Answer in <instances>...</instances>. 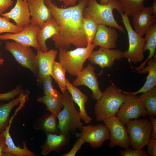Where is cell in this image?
Here are the masks:
<instances>
[{
  "mask_svg": "<svg viewBox=\"0 0 156 156\" xmlns=\"http://www.w3.org/2000/svg\"><path fill=\"white\" fill-rule=\"evenodd\" d=\"M88 0H80L73 6L72 16L67 32L62 40L55 46L57 49H66L72 45L78 47H85L88 45L87 40L83 27V12Z\"/></svg>",
  "mask_w": 156,
  "mask_h": 156,
  "instance_id": "6da1fadb",
  "label": "cell"
},
{
  "mask_svg": "<svg viewBox=\"0 0 156 156\" xmlns=\"http://www.w3.org/2000/svg\"><path fill=\"white\" fill-rule=\"evenodd\" d=\"M125 99V94L121 90L113 84L108 86L95 105L94 113L96 120L103 121L116 116Z\"/></svg>",
  "mask_w": 156,
  "mask_h": 156,
  "instance_id": "7a4b0ae2",
  "label": "cell"
},
{
  "mask_svg": "<svg viewBox=\"0 0 156 156\" xmlns=\"http://www.w3.org/2000/svg\"><path fill=\"white\" fill-rule=\"evenodd\" d=\"M96 47L92 43L86 47H78L70 51L59 49V62L66 72L77 77L83 69L84 63Z\"/></svg>",
  "mask_w": 156,
  "mask_h": 156,
  "instance_id": "3957f363",
  "label": "cell"
},
{
  "mask_svg": "<svg viewBox=\"0 0 156 156\" xmlns=\"http://www.w3.org/2000/svg\"><path fill=\"white\" fill-rule=\"evenodd\" d=\"M116 8L114 0H109L105 5L99 3L96 0H88L83 10V16L90 17L99 24L116 28L124 33V28L118 24L114 16L113 11Z\"/></svg>",
  "mask_w": 156,
  "mask_h": 156,
  "instance_id": "277c9868",
  "label": "cell"
},
{
  "mask_svg": "<svg viewBox=\"0 0 156 156\" xmlns=\"http://www.w3.org/2000/svg\"><path fill=\"white\" fill-rule=\"evenodd\" d=\"M64 107L59 113L57 127L61 133H66L83 126L80 115L75 107L74 101L68 90L62 94Z\"/></svg>",
  "mask_w": 156,
  "mask_h": 156,
  "instance_id": "5b68a950",
  "label": "cell"
},
{
  "mask_svg": "<svg viewBox=\"0 0 156 156\" xmlns=\"http://www.w3.org/2000/svg\"><path fill=\"white\" fill-rule=\"evenodd\" d=\"M126 125L130 146L133 149H140L147 145L151 138L152 129L149 119L131 120Z\"/></svg>",
  "mask_w": 156,
  "mask_h": 156,
  "instance_id": "8992f818",
  "label": "cell"
},
{
  "mask_svg": "<svg viewBox=\"0 0 156 156\" xmlns=\"http://www.w3.org/2000/svg\"><path fill=\"white\" fill-rule=\"evenodd\" d=\"M121 20L127 32L129 42L128 49L123 52V57L130 63L136 64L142 62L144 58V38L134 30L131 26L128 15L121 13Z\"/></svg>",
  "mask_w": 156,
  "mask_h": 156,
  "instance_id": "52a82bcc",
  "label": "cell"
},
{
  "mask_svg": "<svg viewBox=\"0 0 156 156\" xmlns=\"http://www.w3.org/2000/svg\"><path fill=\"white\" fill-rule=\"evenodd\" d=\"M5 49L21 66L29 69L35 77H38V68L36 54L30 47L12 40L6 42Z\"/></svg>",
  "mask_w": 156,
  "mask_h": 156,
  "instance_id": "ba28073f",
  "label": "cell"
},
{
  "mask_svg": "<svg viewBox=\"0 0 156 156\" xmlns=\"http://www.w3.org/2000/svg\"><path fill=\"white\" fill-rule=\"evenodd\" d=\"M121 91L125 94V99L116 115L121 122L125 125L130 120L146 117L147 113L138 96Z\"/></svg>",
  "mask_w": 156,
  "mask_h": 156,
  "instance_id": "9c48e42d",
  "label": "cell"
},
{
  "mask_svg": "<svg viewBox=\"0 0 156 156\" xmlns=\"http://www.w3.org/2000/svg\"><path fill=\"white\" fill-rule=\"evenodd\" d=\"M103 121L109 131V146L110 148L116 146L125 149L129 148L130 144L127 127L118 117L115 116Z\"/></svg>",
  "mask_w": 156,
  "mask_h": 156,
  "instance_id": "30bf717a",
  "label": "cell"
},
{
  "mask_svg": "<svg viewBox=\"0 0 156 156\" xmlns=\"http://www.w3.org/2000/svg\"><path fill=\"white\" fill-rule=\"evenodd\" d=\"M44 2L51 11L52 17L61 28L59 33L51 38L54 41L55 47L62 40L67 32L72 16L73 6L61 8L58 7L52 0H44Z\"/></svg>",
  "mask_w": 156,
  "mask_h": 156,
  "instance_id": "8fae6325",
  "label": "cell"
},
{
  "mask_svg": "<svg viewBox=\"0 0 156 156\" xmlns=\"http://www.w3.org/2000/svg\"><path fill=\"white\" fill-rule=\"evenodd\" d=\"M81 129V132L76 134V137L83 139L93 148L101 146L105 141L109 139V131L105 124L93 126L88 125L83 126Z\"/></svg>",
  "mask_w": 156,
  "mask_h": 156,
  "instance_id": "7c38bea8",
  "label": "cell"
},
{
  "mask_svg": "<svg viewBox=\"0 0 156 156\" xmlns=\"http://www.w3.org/2000/svg\"><path fill=\"white\" fill-rule=\"evenodd\" d=\"M95 70V67L91 64H88L83 68L72 84L75 86L81 85L87 86L92 91V97L97 101L101 97L103 92L99 88Z\"/></svg>",
  "mask_w": 156,
  "mask_h": 156,
  "instance_id": "4fadbf2b",
  "label": "cell"
},
{
  "mask_svg": "<svg viewBox=\"0 0 156 156\" xmlns=\"http://www.w3.org/2000/svg\"><path fill=\"white\" fill-rule=\"evenodd\" d=\"M122 58L123 52L119 50L100 47L97 51L93 50L88 60L92 64L98 65L101 68L99 76L103 73L104 68H110L116 60H119Z\"/></svg>",
  "mask_w": 156,
  "mask_h": 156,
  "instance_id": "5bb4252c",
  "label": "cell"
},
{
  "mask_svg": "<svg viewBox=\"0 0 156 156\" xmlns=\"http://www.w3.org/2000/svg\"><path fill=\"white\" fill-rule=\"evenodd\" d=\"M40 29L30 24L18 33L0 34V40H12L23 45L32 47L37 50H40L36 40L37 34Z\"/></svg>",
  "mask_w": 156,
  "mask_h": 156,
  "instance_id": "9a60e30c",
  "label": "cell"
},
{
  "mask_svg": "<svg viewBox=\"0 0 156 156\" xmlns=\"http://www.w3.org/2000/svg\"><path fill=\"white\" fill-rule=\"evenodd\" d=\"M1 15L12 19L20 27L23 28L30 25V11L27 0H16L15 6L10 11Z\"/></svg>",
  "mask_w": 156,
  "mask_h": 156,
  "instance_id": "2e32d148",
  "label": "cell"
},
{
  "mask_svg": "<svg viewBox=\"0 0 156 156\" xmlns=\"http://www.w3.org/2000/svg\"><path fill=\"white\" fill-rule=\"evenodd\" d=\"M30 11V24L41 28L43 24L52 17L50 10L44 0H27Z\"/></svg>",
  "mask_w": 156,
  "mask_h": 156,
  "instance_id": "e0dca14e",
  "label": "cell"
},
{
  "mask_svg": "<svg viewBox=\"0 0 156 156\" xmlns=\"http://www.w3.org/2000/svg\"><path fill=\"white\" fill-rule=\"evenodd\" d=\"M118 38V33L115 28L99 24L92 43L100 47L114 49Z\"/></svg>",
  "mask_w": 156,
  "mask_h": 156,
  "instance_id": "ac0fdd59",
  "label": "cell"
},
{
  "mask_svg": "<svg viewBox=\"0 0 156 156\" xmlns=\"http://www.w3.org/2000/svg\"><path fill=\"white\" fill-rule=\"evenodd\" d=\"M57 53V50L54 49L45 52L40 50H37V59L38 68V82L40 83L41 79L44 76L51 75L53 77V66Z\"/></svg>",
  "mask_w": 156,
  "mask_h": 156,
  "instance_id": "d6986e66",
  "label": "cell"
},
{
  "mask_svg": "<svg viewBox=\"0 0 156 156\" xmlns=\"http://www.w3.org/2000/svg\"><path fill=\"white\" fill-rule=\"evenodd\" d=\"M151 7L144 8L133 16L135 31L141 36L145 34L151 27L156 23Z\"/></svg>",
  "mask_w": 156,
  "mask_h": 156,
  "instance_id": "ffe728a7",
  "label": "cell"
},
{
  "mask_svg": "<svg viewBox=\"0 0 156 156\" xmlns=\"http://www.w3.org/2000/svg\"><path fill=\"white\" fill-rule=\"evenodd\" d=\"M61 30L60 26L53 17L45 22L36 35L37 41L40 50L44 52L48 51L46 40L59 33Z\"/></svg>",
  "mask_w": 156,
  "mask_h": 156,
  "instance_id": "44dd1931",
  "label": "cell"
},
{
  "mask_svg": "<svg viewBox=\"0 0 156 156\" xmlns=\"http://www.w3.org/2000/svg\"><path fill=\"white\" fill-rule=\"evenodd\" d=\"M66 86L67 90L70 94L73 101L79 107V113L81 119L83 120L85 124L90 123L92 118L88 114L85 107V105L88 100V97L76 86L73 85L67 79Z\"/></svg>",
  "mask_w": 156,
  "mask_h": 156,
  "instance_id": "7402d4cb",
  "label": "cell"
},
{
  "mask_svg": "<svg viewBox=\"0 0 156 156\" xmlns=\"http://www.w3.org/2000/svg\"><path fill=\"white\" fill-rule=\"evenodd\" d=\"M68 133L57 135L47 133L46 140L41 147V154L46 155L52 151L57 152L69 142Z\"/></svg>",
  "mask_w": 156,
  "mask_h": 156,
  "instance_id": "603a6c76",
  "label": "cell"
},
{
  "mask_svg": "<svg viewBox=\"0 0 156 156\" xmlns=\"http://www.w3.org/2000/svg\"><path fill=\"white\" fill-rule=\"evenodd\" d=\"M15 115L10 119L8 125L3 131V133L5 138L7 146L3 149V153H8L13 156H34V153L29 150L27 148L26 144L25 141L23 142V148H21L20 146H17L13 142L10 135L9 130L11 124Z\"/></svg>",
  "mask_w": 156,
  "mask_h": 156,
  "instance_id": "cb8c5ba5",
  "label": "cell"
},
{
  "mask_svg": "<svg viewBox=\"0 0 156 156\" xmlns=\"http://www.w3.org/2000/svg\"><path fill=\"white\" fill-rule=\"evenodd\" d=\"M147 66L142 70L138 72L140 74H144L148 72L146 81L143 86L138 91L133 92H126L132 94L145 92L156 86V57L148 60L147 62Z\"/></svg>",
  "mask_w": 156,
  "mask_h": 156,
  "instance_id": "d4e9b609",
  "label": "cell"
},
{
  "mask_svg": "<svg viewBox=\"0 0 156 156\" xmlns=\"http://www.w3.org/2000/svg\"><path fill=\"white\" fill-rule=\"evenodd\" d=\"M26 97L27 95L22 94L7 103L0 104V133H3L9 124L10 115L12 108Z\"/></svg>",
  "mask_w": 156,
  "mask_h": 156,
  "instance_id": "484cf974",
  "label": "cell"
},
{
  "mask_svg": "<svg viewBox=\"0 0 156 156\" xmlns=\"http://www.w3.org/2000/svg\"><path fill=\"white\" fill-rule=\"evenodd\" d=\"M145 0H114L116 8L120 13L132 16L144 8Z\"/></svg>",
  "mask_w": 156,
  "mask_h": 156,
  "instance_id": "4316f807",
  "label": "cell"
},
{
  "mask_svg": "<svg viewBox=\"0 0 156 156\" xmlns=\"http://www.w3.org/2000/svg\"><path fill=\"white\" fill-rule=\"evenodd\" d=\"M144 38L145 40L144 51V52L147 50L149 51L148 56L146 60L135 69L138 72L142 70L145 66L147 61L154 56L156 48V24H154L146 33Z\"/></svg>",
  "mask_w": 156,
  "mask_h": 156,
  "instance_id": "83f0119b",
  "label": "cell"
},
{
  "mask_svg": "<svg viewBox=\"0 0 156 156\" xmlns=\"http://www.w3.org/2000/svg\"><path fill=\"white\" fill-rule=\"evenodd\" d=\"M37 101L44 104L46 106L47 109L57 118L64 107L62 94H60L57 97L44 95L38 97Z\"/></svg>",
  "mask_w": 156,
  "mask_h": 156,
  "instance_id": "f1b7e54d",
  "label": "cell"
},
{
  "mask_svg": "<svg viewBox=\"0 0 156 156\" xmlns=\"http://www.w3.org/2000/svg\"><path fill=\"white\" fill-rule=\"evenodd\" d=\"M148 115L156 116V86L138 96Z\"/></svg>",
  "mask_w": 156,
  "mask_h": 156,
  "instance_id": "f546056e",
  "label": "cell"
},
{
  "mask_svg": "<svg viewBox=\"0 0 156 156\" xmlns=\"http://www.w3.org/2000/svg\"><path fill=\"white\" fill-rule=\"evenodd\" d=\"M82 23L83 30L87 40L88 45H90L92 43L99 24L92 18L88 17L83 16Z\"/></svg>",
  "mask_w": 156,
  "mask_h": 156,
  "instance_id": "4dcf8cb0",
  "label": "cell"
},
{
  "mask_svg": "<svg viewBox=\"0 0 156 156\" xmlns=\"http://www.w3.org/2000/svg\"><path fill=\"white\" fill-rule=\"evenodd\" d=\"M66 72L60 64L55 61L53 68V77L57 83L62 93L67 90Z\"/></svg>",
  "mask_w": 156,
  "mask_h": 156,
  "instance_id": "1f68e13d",
  "label": "cell"
},
{
  "mask_svg": "<svg viewBox=\"0 0 156 156\" xmlns=\"http://www.w3.org/2000/svg\"><path fill=\"white\" fill-rule=\"evenodd\" d=\"M10 19L6 17L0 16V34L4 33H16L23 29L11 22Z\"/></svg>",
  "mask_w": 156,
  "mask_h": 156,
  "instance_id": "d6a6232c",
  "label": "cell"
},
{
  "mask_svg": "<svg viewBox=\"0 0 156 156\" xmlns=\"http://www.w3.org/2000/svg\"><path fill=\"white\" fill-rule=\"evenodd\" d=\"M53 77L51 75L44 76L41 79L40 83L42 84L43 92L45 95L57 97L60 94L53 86Z\"/></svg>",
  "mask_w": 156,
  "mask_h": 156,
  "instance_id": "836d02e7",
  "label": "cell"
},
{
  "mask_svg": "<svg viewBox=\"0 0 156 156\" xmlns=\"http://www.w3.org/2000/svg\"><path fill=\"white\" fill-rule=\"evenodd\" d=\"M56 117L51 114L44 120L42 125V129L47 134L54 133L57 131Z\"/></svg>",
  "mask_w": 156,
  "mask_h": 156,
  "instance_id": "e575fe53",
  "label": "cell"
},
{
  "mask_svg": "<svg viewBox=\"0 0 156 156\" xmlns=\"http://www.w3.org/2000/svg\"><path fill=\"white\" fill-rule=\"evenodd\" d=\"M119 154L121 156H148L146 151L143 148L140 149H133L129 147L122 150H120Z\"/></svg>",
  "mask_w": 156,
  "mask_h": 156,
  "instance_id": "d590c367",
  "label": "cell"
},
{
  "mask_svg": "<svg viewBox=\"0 0 156 156\" xmlns=\"http://www.w3.org/2000/svg\"><path fill=\"white\" fill-rule=\"evenodd\" d=\"M23 91L19 86H17L14 89L9 92L0 94V100H10L13 99L14 97L18 94H23Z\"/></svg>",
  "mask_w": 156,
  "mask_h": 156,
  "instance_id": "8d00e7d4",
  "label": "cell"
},
{
  "mask_svg": "<svg viewBox=\"0 0 156 156\" xmlns=\"http://www.w3.org/2000/svg\"><path fill=\"white\" fill-rule=\"evenodd\" d=\"M85 142V140L81 138H79L73 146L71 150L68 153H65L62 156H74L79 150L82 145Z\"/></svg>",
  "mask_w": 156,
  "mask_h": 156,
  "instance_id": "74e56055",
  "label": "cell"
},
{
  "mask_svg": "<svg viewBox=\"0 0 156 156\" xmlns=\"http://www.w3.org/2000/svg\"><path fill=\"white\" fill-rule=\"evenodd\" d=\"M147 146V154L152 156H156V139L151 138Z\"/></svg>",
  "mask_w": 156,
  "mask_h": 156,
  "instance_id": "f35d334b",
  "label": "cell"
},
{
  "mask_svg": "<svg viewBox=\"0 0 156 156\" xmlns=\"http://www.w3.org/2000/svg\"><path fill=\"white\" fill-rule=\"evenodd\" d=\"M13 3L12 0H0V15L11 6Z\"/></svg>",
  "mask_w": 156,
  "mask_h": 156,
  "instance_id": "ab89813d",
  "label": "cell"
},
{
  "mask_svg": "<svg viewBox=\"0 0 156 156\" xmlns=\"http://www.w3.org/2000/svg\"><path fill=\"white\" fill-rule=\"evenodd\" d=\"M6 146L5 138L3 133H0V156H13L11 154L3 152V149Z\"/></svg>",
  "mask_w": 156,
  "mask_h": 156,
  "instance_id": "60d3db41",
  "label": "cell"
},
{
  "mask_svg": "<svg viewBox=\"0 0 156 156\" xmlns=\"http://www.w3.org/2000/svg\"><path fill=\"white\" fill-rule=\"evenodd\" d=\"M148 118L151 121L152 129L151 134V138L156 139V118L155 117L148 115Z\"/></svg>",
  "mask_w": 156,
  "mask_h": 156,
  "instance_id": "b9f144b4",
  "label": "cell"
},
{
  "mask_svg": "<svg viewBox=\"0 0 156 156\" xmlns=\"http://www.w3.org/2000/svg\"><path fill=\"white\" fill-rule=\"evenodd\" d=\"M60 2H62L65 8L69 6H73L76 5L78 1L80 0H56Z\"/></svg>",
  "mask_w": 156,
  "mask_h": 156,
  "instance_id": "7bdbcfd3",
  "label": "cell"
},
{
  "mask_svg": "<svg viewBox=\"0 0 156 156\" xmlns=\"http://www.w3.org/2000/svg\"><path fill=\"white\" fill-rule=\"evenodd\" d=\"M151 10L154 15V17L156 18V0H154L151 6Z\"/></svg>",
  "mask_w": 156,
  "mask_h": 156,
  "instance_id": "ee69618b",
  "label": "cell"
},
{
  "mask_svg": "<svg viewBox=\"0 0 156 156\" xmlns=\"http://www.w3.org/2000/svg\"><path fill=\"white\" fill-rule=\"evenodd\" d=\"M100 3L101 4L105 5L107 3L109 0H99Z\"/></svg>",
  "mask_w": 156,
  "mask_h": 156,
  "instance_id": "f6af8a7d",
  "label": "cell"
},
{
  "mask_svg": "<svg viewBox=\"0 0 156 156\" xmlns=\"http://www.w3.org/2000/svg\"><path fill=\"white\" fill-rule=\"evenodd\" d=\"M4 61V59L0 57V66L3 64Z\"/></svg>",
  "mask_w": 156,
  "mask_h": 156,
  "instance_id": "bcb514c9",
  "label": "cell"
},
{
  "mask_svg": "<svg viewBox=\"0 0 156 156\" xmlns=\"http://www.w3.org/2000/svg\"><path fill=\"white\" fill-rule=\"evenodd\" d=\"M1 42H0V45H1ZM1 54L0 53V56H1Z\"/></svg>",
  "mask_w": 156,
  "mask_h": 156,
  "instance_id": "7dc6e473",
  "label": "cell"
}]
</instances>
